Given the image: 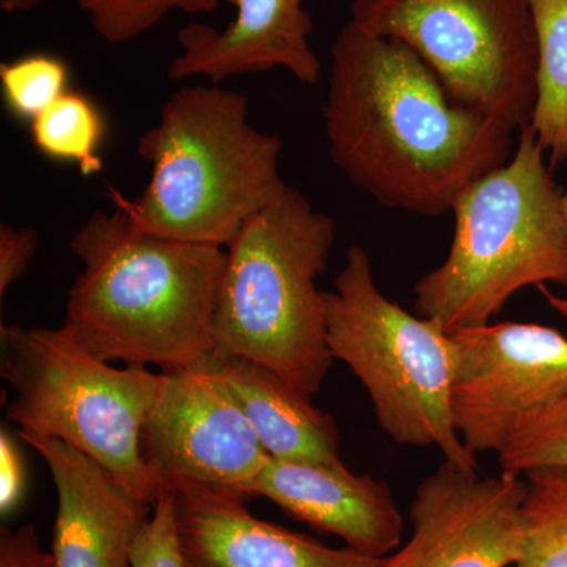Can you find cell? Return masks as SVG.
Instances as JSON below:
<instances>
[{"mask_svg":"<svg viewBox=\"0 0 567 567\" xmlns=\"http://www.w3.org/2000/svg\"><path fill=\"white\" fill-rule=\"evenodd\" d=\"M43 0H0V9L6 13H24L37 9Z\"/></svg>","mask_w":567,"mask_h":567,"instance_id":"cell-27","label":"cell"},{"mask_svg":"<svg viewBox=\"0 0 567 567\" xmlns=\"http://www.w3.org/2000/svg\"><path fill=\"white\" fill-rule=\"evenodd\" d=\"M565 212L567 219V192L565 193ZM540 289H543L544 295H546L548 305L551 306V309H555L563 319L567 320V298L558 297V295L548 292L546 287H540Z\"/></svg>","mask_w":567,"mask_h":567,"instance_id":"cell-28","label":"cell"},{"mask_svg":"<svg viewBox=\"0 0 567 567\" xmlns=\"http://www.w3.org/2000/svg\"><path fill=\"white\" fill-rule=\"evenodd\" d=\"M324 298L331 354L363 383L380 427L399 445L436 446L446 462L477 470L451 409L458 361L454 336L390 300L363 246H350L334 292Z\"/></svg>","mask_w":567,"mask_h":567,"instance_id":"cell-7","label":"cell"},{"mask_svg":"<svg viewBox=\"0 0 567 567\" xmlns=\"http://www.w3.org/2000/svg\"><path fill=\"white\" fill-rule=\"evenodd\" d=\"M69 69L58 58L33 54L0 65V85L11 114L32 122L66 91Z\"/></svg>","mask_w":567,"mask_h":567,"instance_id":"cell-22","label":"cell"},{"mask_svg":"<svg viewBox=\"0 0 567 567\" xmlns=\"http://www.w3.org/2000/svg\"><path fill=\"white\" fill-rule=\"evenodd\" d=\"M352 21L412 48L458 104L513 132L532 122L537 41L529 0H353Z\"/></svg>","mask_w":567,"mask_h":567,"instance_id":"cell-8","label":"cell"},{"mask_svg":"<svg viewBox=\"0 0 567 567\" xmlns=\"http://www.w3.org/2000/svg\"><path fill=\"white\" fill-rule=\"evenodd\" d=\"M186 567H380L382 558L324 546L254 516L245 495L207 484H174Z\"/></svg>","mask_w":567,"mask_h":567,"instance_id":"cell-12","label":"cell"},{"mask_svg":"<svg viewBox=\"0 0 567 567\" xmlns=\"http://www.w3.org/2000/svg\"><path fill=\"white\" fill-rule=\"evenodd\" d=\"M520 557L514 567H567V466L525 475Z\"/></svg>","mask_w":567,"mask_h":567,"instance_id":"cell-18","label":"cell"},{"mask_svg":"<svg viewBox=\"0 0 567 567\" xmlns=\"http://www.w3.org/2000/svg\"><path fill=\"white\" fill-rule=\"evenodd\" d=\"M28 488V468L14 436L2 427L0 431V513L10 516L24 499Z\"/></svg>","mask_w":567,"mask_h":567,"instance_id":"cell-25","label":"cell"},{"mask_svg":"<svg viewBox=\"0 0 567 567\" xmlns=\"http://www.w3.org/2000/svg\"><path fill=\"white\" fill-rule=\"evenodd\" d=\"M537 41L536 103L529 125L550 156L567 159V0H529Z\"/></svg>","mask_w":567,"mask_h":567,"instance_id":"cell-17","label":"cell"},{"mask_svg":"<svg viewBox=\"0 0 567 567\" xmlns=\"http://www.w3.org/2000/svg\"><path fill=\"white\" fill-rule=\"evenodd\" d=\"M89 17L93 31L107 43H125L147 32L169 11L212 13L219 0H74Z\"/></svg>","mask_w":567,"mask_h":567,"instance_id":"cell-21","label":"cell"},{"mask_svg":"<svg viewBox=\"0 0 567 567\" xmlns=\"http://www.w3.org/2000/svg\"><path fill=\"white\" fill-rule=\"evenodd\" d=\"M50 466L58 491L52 555L58 567H133L148 503L99 462L61 440L21 439Z\"/></svg>","mask_w":567,"mask_h":567,"instance_id":"cell-14","label":"cell"},{"mask_svg":"<svg viewBox=\"0 0 567 567\" xmlns=\"http://www.w3.org/2000/svg\"><path fill=\"white\" fill-rule=\"evenodd\" d=\"M70 252L82 270L63 324L95 357L174 371L215 352L226 249L145 233L115 208L92 213Z\"/></svg>","mask_w":567,"mask_h":567,"instance_id":"cell-2","label":"cell"},{"mask_svg":"<svg viewBox=\"0 0 567 567\" xmlns=\"http://www.w3.org/2000/svg\"><path fill=\"white\" fill-rule=\"evenodd\" d=\"M133 567H186L175 522L174 488H163L151 518L141 529L132 555Z\"/></svg>","mask_w":567,"mask_h":567,"instance_id":"cell-23","label":"cell"},{"mask_svg":"<svg viewBox=\"0 0 567 567\" xmlns=\"http://www.w3.org/2000/svg\"><path fill=\"white\" fill-rule=\"evenodd\" d=\"M219 372L268 456L276 461L339 464L338 424L316 409L311 398L264 365L238 357L213 353Z\"/></svg>","mask_w":567,"mask_h":567,"instance_id":"cell-16","label":"cell"},{"mask_svg":"<svg viewBox=\"0 0 567 567\" xmlns=\"http://www.w3.org/2000/svg\"><path fill=\"white\" fill-rule=\"evenodd\" d=\"M328 153L383 207L453 210L466 186L513 155V130L458 104L402 41L350 21L331 47L323 104Z\"/></svg>","mask_w":567,"mask_h":567,"instance_id":"cell-1","label":"cell"},{"mask_svg":"<svg viewBox=\"0 0 567 567\" xmlns=\"http://www.w3.org/2000/svg\"><path fill=\"white\" fill-rule=\"evenodd\" d=\"M226 2L237 13L223 31L203 22H192L178 31L182 54L167 66L171 81L204 76L219 84L227 78L282 66L301 84H319L322 66L309 43L312 20L303 0Z\"/></svg>","mask_w":567,"mask_h":567,"instance_id":"cell-15","label":"cell"},{"mask_svg":"<svg viewBox=\"0 0 567 567\" xmlns=\"http://www.w3.org/2000/svg\"><path fill=\"white\" fill-rule=\"evenodd\" d=\"M458 361L451 409L470 453L502 454L517 425L567 394V338L540 323L498 322L451 333Z\"/></svg>","mask_w":567,"mask_h":567,"instance_id":"cell-9","label":"cell"},{"mask_svg":"<svg viewBox=\"0 0 567 567\" xmlns=\"http://www.w3.org/2000/svg\"><path fill=\"white\" fill-rule=\"evenodd\" d=\"M525 495V476L481 477L445 461L416 488L412 536L380 567H514Z\"/></svg>","mask_w":567,"mask_h":567,"instance_id":"cell-11","label":"cell"},{"mask_svg":"<svg viewBox=\"0 0 567 567\" xmlns=\"http://www.w3.org/2000/svg\"><path fill=\"white\" fill-rule=\"evenodd\" d=\"M248 112L245 95L218 84L174 92L137 140L151 182L136 199L110 186L112 204L145 233L226 249L289 188L279 173L281 140L254 128Z\"/></svg>","mask_w":567,"mask_h":567,"instance_id":"cell-3","label":"cell"},{"mask_svg":"<svg viewBox=\"0 0 567 567\" xmlns=\"http://www.w3.org/2000/svg\"><path fill=\"white\" fill-rule=\"evenodd\" d=\"M245 496H265L297 520L341 537L347 547L385 558L399 548L404 517L385 481L357 475L342 462H289L270 458Z\"/></svg>","mask_w":567,"mask_h":567,"instance_id":"cell-13","label":"cell"},{"mask_svg":"<svg viewBox=\"0 0 567 567\" xmlns=\"http://www.w3.org/2000/svg\"><path fill=\"white\" fill-rule=\"evenodd\" d=\"M39 245V234L32 227L17 230L7 224L0 226V300L11 284L25 274Z\"/></svg>","mask_w":567,"mask_h":567,"instance_id":"cell-24","label":"cell"},{"mask_svg":"<svg viewBox=\"0 0 567 567\" xmlns=\"http://www.w3.org/2000/svg\"><path fill=\"white\" fill-rule=\"evenodd\" d=\"M0 567H58L52 551L40 546L35 525H22L17 532H3L0 540Z\"/></svg>","mask_w":567,"mask_h":567,"instance_id":"cell-26","label":"cell"},{"mask_svg":"<svg viewBox=\"0 0 567 567\" xmlns=\"http://www.w3.org/2000/svg\"><path fill=\"white\" fill-rule=\"evenodd\" d=\"M334 241V219L292 186L251 216L226 248L213 353L264 365L309 398L319 393L334 358L317 279Z\"/></svg>","mask_w":567,"mask_h":567,"instance_id":"cell-4","label":"cell"},{"mask_svg":"<svg viewBox=\"0 0 567 567\" xmlns=\"http://www.w3.org/2000/svg\"><path fill=\"white\" fill-rule=\"evenodd\" d=\"M498 462L502 473L516 476L547 466H567V394L525 417Z\"/></svg>","mask_w":567,"mask_h":567,"instance_id":"cell-20","label":"cell"},{"mask_svg":"<svg viewBox=\"0 0 567 567\" xmlns=\"http://www.w3.org/2000/svg\"><path fill=\"white\" fill-rule=\"evenodd\" d=\"M7 420L20 439L61 440L153 506L162 488L142 461L141 431L162 385L145 365L112 368L69 328H0Z\"/></svg>","mask_w":567,"mask_h":567,"instance_id":"cell-6","label":"cell"},{"mask_svg":"<svg viewBox=\"0 0 567 567\" xmlns=\"http://www.w3.org/2000/svg\"><path fill=\"white\" fill-rule=\"evenodd\" d=\"M33 145L48 158L76 164L84 175L100 174L104 136L102 112L80 92H65L31 122Z\"/></svg>","mask_w":567,"mask_h":567,"instance_id":"cell-19","label":"cell"},{"mask_svg":"<svg viewBox=\"0 0 567 567\" xmlns=\"http://www.w3.org/2000/svg\"><path fill=\"white\" fill-rule=\"evenodd\" d=\"M527 123L513 155L457 197L450 252L416 282L417 315L447 333L484 327L529 286L567 284L565 194Z\"/></svg>","mask_w":567,"mask_h":567,"instance_id":"cell-5","label":"cell"},{"mask_svg":"<svg viewBox=\"0 0 567 567\" xmlns=\"http://www.w3.org/2000/svg\"><path fill=\"white\" fill-rule=\"evenodd\" d=\"M141 454L162 491L189 481L240 492L271 458L213 354L162 372L142 424Z\"/></svg>","mask_w":567,"mask_h":567,"instance_id":"cell-10","label":"cell"}]
</instances>
